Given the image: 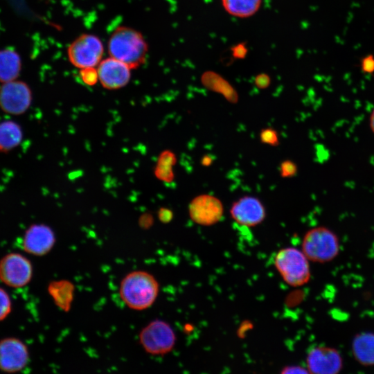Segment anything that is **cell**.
I'll use <instances>...</instances> for the list:
<instances>
[{
	"instance_id": "obj_1",
	"label": "cell",
	"mask_w": 374,
	"mask_h": 374,
	"mask_svg": "<svg viewBox=\"0 0 374 374\" xmlns=\"http://www.w3.org/2000/svg\"><path fill=\"white\" fill-rule=\"evenodd\" d=\"M107 47L110 57L123 62L131 69L145 63L148 51L143 35L127 26L115 29L109 38Z\"/></svg>"
},
{
	"instance_id": "obj_2",
	"label": "cell",
	"mask_w": 374,
	"mask_h": 374,
	"mask_svg": "<svg viewBox=\"0 0 374 374\" xmlns=\"http://www.w3.org/2000/svg\"><path fill=\"white\" fill-rule=\"evenodd\" d=\"M119 294L123 303L134 310L152 306L159 294V283L151 274L134 271L127 274L120 284Z\"/></svg>"
},
{
	"instance_id": "obj_3",
	"label": "cell",
	"mask_w": 374,
	"mask_h": 374,
	"mask_svg": "<svg viewBox=\"0 0 374 374\" xmlns=\"http://www.w3.org/2000/svg\"><path fill=\"white\" fill-rule=\"evenodd\" d=\"M301 251L310 261L326 263L334 260L340 251L339 240L331 229L323 226L309 229L301 242Z\"/></svg>"
},
{
	"instance_id": "obj_4",
	"label": "cell",
	"mask_w": 374,
	"mask_h": 374,
	"mask_svg": "<svg viewBox=\"0 0 374 374\" xmlns=\"http://www.w3.org/2000/svg\"><path fill=\"white\" fill-rule=\"evenodd\" d=\"M309 261L301 250L289 247L280 249L276 253L274 264L286 284L291 287H300L310 279Z\"/></svg>"
},
{
	"instance_id": "obj_5",
	"label": "cell",
	"mask_w": 374,
	"mask_h": 374,
	"mask_svg": "<svg viewBox=\"0 0 374 374\" xmlns=\"http://www.w3.org/2000/svg\"><path fill=\"white\" fill-rule=\"evenodd\" d=\"M139 337L143 348L153 355L168 353L176 342L174 330L162 320H154L148 323L141 330Z\"/></svg>"
},
{
	"instance_id": "obj_6",
	"label": "cell",
	"mask_w": 374,
	"mask_h": 374,
	"mask_svg": "<svg viewBox=\"0 0 374 374\" xmlns=\"http://www.w3.org/2000/svg\"><path fill=\"white\" fill-rule=\"evenodd\" d=\"M103 53L104 47L101 40L91 34L80 35L67 48L69 62L80 69L98 65Z\"/></svg>"
},
{
	"instance_id": "obj_7",
	"label": "cell",
	"mask_w": 374,
	"mask_h": 374,
	"mask_svg": "<svg viewBox=\"0 0 374 374\" xmlns=\"http://www.w3.org/2000/svg\"><path fill=\"white\" fill-rule=\"evenodd\" d=\"M33 265L24 255L12 252L0 260V280L12 288L27 285L32 279Z\"/></svg>"
},
{
	"instance_id": "obj_8",
	"label": "cell",
	"mask_w": 374,
	"mask_h": 374,
	"mask_svg": "<svg viewBox=\"0 0 374 374\" xmlns=\"http://www.w3.org/2000/svg\"><path fill=\"white\" fill-rule=\"evenodd\" d=\"M32 91L29 86L21 80L3 83L0 87V108L10 115L24 114L32 103Z\"/></svg>"
},
{
	"instance_id": "obj_9",
	"label": "cell",
	"mask_w": 374,
	"mask_h": 374,
	"mask_svg": "<svg viewBox=\"0 0 374 374\" xmlns=\"http://www.w3.org/2000/svg\"><path fill=\"white\" fill-rule=\"evenodd\" d=\"M306 365L311 373L337 374L343 368V359L335 348L319 346L308 351Z\"/></svg>"
},
{
	"instance_id": "obj_10",
	"label": "cell",
	"mask_w": 374,
	"mask_h": 374,
	"mask_svg": "<svg viewBox=\"0 0 374 374\" xmlns=\"http://www.w3.org/2000/svg\"><path fill=\"white\" fill-rule=\"evenodd\" d=\"M29 361L26 345L15 337L0 341V370L6 373H17L23 370Z\"/></svg>"
},
{
	"instance_id": "obj_11",
	"label": "cell",
	"mask_w": 374,
	"mask_h": 374,
	"mask_svg": "<svg viewBox=\"0 0 374 374\" xmlns=\"http://www.w3.org/2000/svg\"><path fill=\"white\" fill-rule=\"evenodd\" d=\"M55 242V233L50 226L44 224H33L26 230L21 244L26 253L41 256L48 253Z\"/></svg>"
},
{
	"instance_id": "obj_12",
	"label": "cell",
	"mask_w": 374,
	"mask_h": 374,
	"mask_svg": "<svg viewBox=\"0 0 374 374\" xmlns=\"http://www.w3.org/2000/svg\"><path fill=\"white\" fill-rule=\"evenodd\" d=\"M130 71L127 64L112 57L101 60L97 68L100 84L111 90L125 87L130 80Z\"/></svg>"
},
{
	"instance_id": "obj_13",
	"label": "cell",
	"mask_w": 374,
	"mask_h": 374,
	"mask_svg": "<svg viewBox=\"0 0 374 374\" xmlns=\"http://www.w3.org/2000/svg\"><path fill=\"white\" fill-rule=\"evenodd\" d=\"M232 219L238 224L252 227L260 224L265 217V209L256 197L245 196L235 202L231 208Z\"/></svg>"
},
{
	"instance_id": "obj_14",
	"label": "cell",
	"mask_w": 374,
	"mask_h": 374,
	"mask_svg": "<svg viewBox=\"0 0 374 374\" xmlns=\"http://www.w3.org/2000/svg\"><path fill=\"white\" fill-rule=\"evenodd\" d=\"M221 202L211 196H200L194 199L189 206L191 220L199 225L208 226L217 223L222 217Z\"/></svg>"
},
{
	"instance_id": "obj_15",
	"label": "cell",
	"mask_w": 374,
	"mask_h": 374,
	"mask_svg": "<svg viewBox=\"0 0 374 374\" xmlns=\"http://www.w3.org/2000/svg\"><path fill=\"white\" fill-rule=\"evenodd\" d=\"M352 353L362 366L374 365V333L363 332L356 335L352 341Z\"/></svg>"
},
{
	"instance_id": "obj_16",
	"label": "cell",
	"mask_w": 374,
	"mask_h": 374,
	"mask_svg": "<svg viewBox=\"0 0 374 374\" xmlns=\"http://www.w3.org/2000/svg\"><path fill=\"white\" fill-rule=\"evenodd\" d=\"M21 125L11 120L0 122V153L8 152L19 145L23 139Z\"/></svg>"
},
{
	"instance_id": "obj_17",
	"label": "cell",
	"mask_w": 374,
	"mask_h": 374,
	"mask_svg": "<svg viewBox=\"0 0 374 374\" xmlns=\"http://www.w3.org/2000/svg\"><path fill=\"white\" fill-rule=\"evenodd\" d=\"M21 62L19 55L14 50H0V82L16 80L19 75Z\"/></svg>"
},
{
	"instance_id": "obj_18",
	"label": "cell",
	"mask_w": 374,
	"mask_h": 374,
	"mask_svg": "<svg viewBox=\"0 0 374 374\" xmlns=\"http://www.w3.org/2000/svg\"><path fill=\"white\" fill-rule=\"evenodd\" d=\"M48 292L59 308L65 310L70 307L73 299V287L69 282L53 281L49 284Z\"/></svg>"
},
{
	"instance_id": "obj_19",
	"label": "cell",
	"mask_w": 374,
	"mask_h": 374,
	"mask_svg": "<svg viewBox=\"0 0 374 374\" xmlns=\"http://www.w3.org/2000/svg\"><path fill=\"white\" fill-rule=\"evenodd\" d=\"M226 11L238 17H248L260 8L261 0H222Z\"/></svg>"
},
{
	"instance_id": "obj_20",
	"label": "cell",
	"mask_w": 374,
	"mask_h": 374,
	"mask_svg": "<svg viewBox=\"0 0 374 374\" xmlns=\"http://www.w3.org/2000/svg\"><path fill=\"white\" fill-rule=\"evenodd\" d=\"M175 162V154L170 151L162 152L154 168V175L157 179L170 181L173 178L172 166Z\"/></svg>"
},
{
	"instance_id": "obj_21",
	"label": "cell",
	"mask_w": 374,
	"mask_h": 374,
	"mask_svg": "<svg viewBox=\"0 0 374 374\" xmlns=\"http://www.w3.org/2000/svg\"><path fill=\"white\" fill-rule=\"evenodd\" d=\"M12 310V301L8 292L0 287V321L5 319Z\"/></svg>"
},
{
	"instance_id": "obj_22",
	"label": "cell",
	"mask_w": 374,
	"mask_h": 374,
	"mask_svg": "<svg viewBox=\"0 0 374 374\" xmlns=\"http://www.w3.org/2000/svg\"><path fill=\"white\" fill-rule=\"evenodd\" d=\"M80 75L82 82L88 86L96 84L98 80V71L95 67L81 69Z\"/></svg>"
},
{
	"instance_id": "obj_23",
	"label": "cell",
	"mask_w": 374,
	"mask_h": 374,
	"mask_svg": "<svg viewBox=\"0 0 374 374\" xmlns=\"http://www.w3.org/2000/svg\"><path fill=\"white\" fill-rule=\"evenodd\" d=\"M282 373H308V369L299 366H290L283 368Z\"/></svg>"
},
{
	"instance_id": "obj_24",
	"label": "cell",
	"mask_w": 374,
	"mask_h": 374,
	"mask_svg": "<svg viewBox=\"0 0 374 374\" xmlns=\"http://www.w3.org/2000/svg\"><path fill=\"white\" fill-rule=\"evenodd\" d=\"M262 141L268 143H272L277 141V136L275 132L272 130H265L262 134Z\"/></svg>"
},
{
	"instance_id": "obj_25",
	"label": "cell",
	"mask_w": 374,
	"mask_h": 374,
	"mask_svg": "<svg viewBox=\"0 0 374 374\" xmlns=\"http://www.w3.org/2000/svg\"><path fill=\"white\" fill-rule=\"evenodd\" d=\"M172 214L169 209L161 208L159 211V217L163 222H168L172 218Z\"/></svg>"
},
{
	"instance_id": "obj_26",
	"label": "cell",
	"mask_w": 374,
	"mask_h": 374,
	"mask_svg": "<svg viewBox=\"0 0 374 374\" xmlns=\"http://www.w3.org/2000/svg\"><path fill=\"white\" fill-rule=\"evenodd\" d=\"M282 170L283 171V175H285V176H290L295 174L296 168L293 163L286 162Z\"/></svg>"
},
{
	"instance_id": "obj_27",
	"label": "cell",
	"mask_w": 374,
	"mask_h": 374,
	"mask_svg": "<svg viewBox=\"0 0 374 374\" xmlns=\"http://www.w3.org/2000/svg\"><path fill=\"white\" fill-rule=\"evenodd\" d=\"M363 70L366 72H371L374 69V59L366 57L363 61Z\"/></svg>"
},
{
	"instance_id": "obj_28",
	"label": "cell",
	"mask_w": 374,
	"mask_h": 374,
	"mask_svg": "<svg viewBox=\"0 0 374 374\" xmlns=\"http://www.w3.org/2000/svg\"><path fill=\"white\" fill-rule=\"evenodd\" d=\"M369 127L371 132L374 134V109L371 111L369 116Z\"/></svg>"
}]
</instances>
